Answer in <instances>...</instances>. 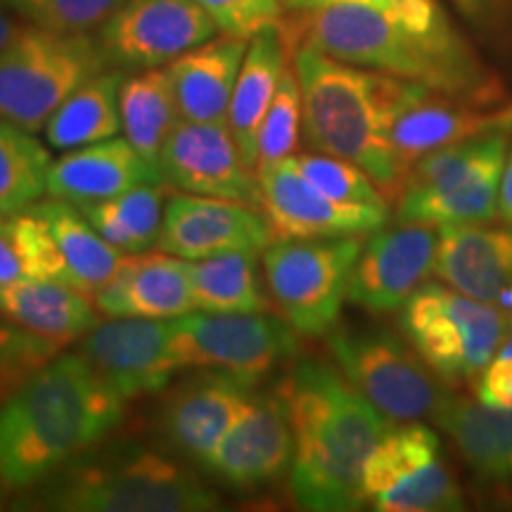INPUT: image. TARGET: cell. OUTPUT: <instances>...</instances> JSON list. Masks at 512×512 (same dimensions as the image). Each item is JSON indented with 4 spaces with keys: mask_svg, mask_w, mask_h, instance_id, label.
<instances>
[{
    "mask_svg": "<svg viewBox=\"0 0 512 512\" xmlns=\"http://www.w3.org/2000/svg\"><path fill=\"white\" fill-rule=\"evenodd\" d=\"M126 399L79 351L38 368L0 408V486L27 494L124 422Z\"/></svg>",
    "mask_w": 512,
    "mask_h": 512,
    "instance_id": "cell-1",
    "label": "cell"
},
{
    "mask_svg": "<svg viewBox=\"0 0 512 512\" xmlns=\"http://www.w3.org/2000/svg\"><path fill=\"white\" fill-rule=\"evenodd\" d=\"M290 415V491L311 512L363 508V467L392 420L328 363L299 361L275 387Z\"/></svg>",
    "mask_w": 512,
    "mask_h": 512,
    "instance_id": "cell-2",
    "label": "cell"
},
{
    "mask_svg": "<svg viewBox=\"0 0 512 512\" xmlns=\"http://www.w3.org/2000/svg\"><path fill=\"white\" fill-rule=\"evenodd\" d=\"M302 88L306 145L361 166L387 197L401 188L392 128L430 88L354 67L311 46L292 55Z\"/></svg>",
    "mask_w": 512,
    "mask_h": 512,
    "instance_id": "cell-3",
    "label": "cell"
},
{
    "mask_svg": "<svg viewBox=\"0 0 512 512\" xmlns=\"http://www.w3.org/2000/svg\"><path fill=\"white\" fill-rule=\"evenodd\" d=\"M280 24L292 53L299 46H311L339 62L420 83L451 98L491 91L475 57L453 29L422 34L375 5L349 0H330L323 8L304 10L302 17Z\"/></svg>",
    "mask_w": 512,
    "mask_h": 512,
    "instance_id": "cell-4",
    "label": "cell"
},
{
    "mask_svg": "<svg viewBox=\"0 0 512 512\" xmlns=\"http://www.w3.org/2000/svg\"><path fill=\"white\" fill-rule=\"evenodd\" d=\"M22 508L62 512H209L221 498L162 446L102 439L27 491Z\"/></svg>",
    "mask_w": 512,
    "mask_h": 512,
    "instance_id": "cell-5",
    "label": "cell"
},
{
    "mask_svg": "<svg viewBox=\"0 0 512 512\" xmlns=\"http://www.w3.org/2000/svg\"><path fill=\"white\" fill-rule=\"evenodd\" d=\"M508 136L489 133L439 147L415 162L399 188L396 221L451 226L498 214Z\"/></svg>",
    "mask_w": 512,
    "mask_h": 512,
    "instance_id": "cell-6",
    "label": "cell"
},
{
    "mask_svg": "<svg viewBox=\"0 0 512 512\" xmlns=\"http://www.w3.org/2000/svg\"><path fill=\"white\" fill-rule=\"evenodd\" d=\"M107 69L98 36L24 27L0 48V117L46 131L76 88Z\"/></svg>",
    "mask_w": 512,
    "mask_h": 512,
    "instance_id": "cell-7",
    "label": "cell"
},
{
    "mask_svg": "<svg viewBox=\"0 0 512 512\" xmlns=\"http://www.w3.org/2000/svg\"><path fill=\"white\" fill-rule=\"evenodd\" d=\"M401 328L441 382L477 380L501 351L512 320L446 283H425L401 309Z\"/></svg>",
    "mask_w": 512,
    "mask_h": 512,
    "instance_id": "cell-8",
    "label": "cell"
},
{
    "mask_svg": "<svg viewBox=\"0 0 512 512\" xmlns=\"http://www.w3.org/2000/svg\"><path fill=\"white\" fill-rule=\"evenodd\" d=\"M361 247V235H339L275 240L261 252L268 297L299 335L320 337L335 328Z\"/></svg>",
    "mask_w": 512,
    "mask_h": 512,
    "instance_id": "cell-9",
    "label": "cell"
},
{
    "mask_svg": "<svg viewBox=\"0 0 512 512\" xmlns=\"http://www.w3.org/2000/svg\"><path fill=\"white\" fill-rule=\"evenodd\" d=\"M330 351L339 373L389 420L434 418L444 387L413 344L380 328H332Z\"/></svg>",
    "mask_w": 512,
    "mask_h": 512,
    "instance_id": "cell-10",
    "label": "cell"
},
{
    "mask_svg": "<svg viewBox=\"0 0 512 512\" xmlns=\"http://www.w3.org/2000/svg\"><path fill=\"white\" fill-rule=\"evenodd\" d=\"M299 332L283 316L188 313L174 320V351L183 370H221L259 387L297 354Z\"/></svg>",
    "mask_w": 512,
    "mask_h": 512,
    "instance_id": "cell-11",
    "label": "cell"
},
{
    "mask_svg": "<svg viewBox=\"0 0 512 512\" xmlns=\"http://www.w3.org/2000/svg\"><path fill=\"white\" fill-rule=\"evenodd\" d=\"M219 34L197 0H124L98 29L107 67L121 72L166 67Z\"/></svg>",
    "mask_w": 512,
    "mask_h": 512,
    "instance_id": "cell-12",
    "label": "cell"
},
{
    "mask_svg": "<svg viewBox=\"0 0 512 512\" xmlns=\"http://www.w3.org/2000/svg\"><path fill=\"white\" fill-rule=\"evenodd\" d=\"M256 392L254 384L235 375L195 368L190 377L171 382L159 394L162 401L155 411L159 446L202 467Z\"/></svg>",
    "mask_w": 512,
    "mask_h": 512,
    "instance_id": "cell-13",
    "label": "cell"
},
{
    "mask_svg": "<svg viewBox=\"0 0 512 512\" xmlns=\"http://www.w3.org/2000/svg\"><path fill=\"white\" fill-rule=\"evenodd\" d=\"M79 354L126 401L162 394L183 370L174 351V320H100L79 339Z\"/></svg>",
    "mask_w": 512,
    "mask_h": 512,
    "instance_id": "cell-14",
    "label": "cell"
},
{
    "mask_svg": "<svg viewBox=\"0 0 512 512\" xmlns=\"http://www.w3.org/2000/svg\"><path fill=\"white\" fill-rule=\"evenodd\" d=\"M275 240L278 235L261 207L174 190L166 197L157 249L200 261L230 252L261 254Z\"/></svg>",
    "mask_w": 512,
    "mask_h": 512,
    "instance_id": "cell-15",
    "label": "cell"
},
{
    "mask_svg": "<svg viewBox=\"0 0 512 512\" xmlns=\"http://www.w3.org/2000/svg\"><path fill=\"white\" fill-rule=\"evenodd\" d=\"M159 171L174 190L261 207L259 174L242 159L228 124L178 121L162 147Z\"/></svg>",
    "mask_w": 512,
    "mask_h": 512,
    "instance_id": "cell-16",
    "label": "cell"
},
{
    "mask_svg": "<svg viewBox=\"0 0 512 512\" xmlns=\"http://www.w3.org/2000/svg\"><path fill=\"white\" fill-rule=\"evenodd\" d=\"M439 230L425 223L377 228L363 240L349 278L347 302L368 313L403 309L411 294L434 273Z\"/></svg>",
    "mask_w": 512,
    "mask_h": 512,
    "instance_id": "cell-17",
    "label": "cell"
},
{
    "mask_svg": "<svg viewBox=\"0 0 512 512\" xmlns=\"http://www.w3.org/2000/svg\"><path fill=\"white\" fill-rule=\"evenodd\" d=\"M256 174L261 185V209L266 211L278 240L366 235L382 228L389 219L387 207L337 202L323 195L294 169L290 159Z\"/></svg>",
    "mask_w": 512,
    "mask_h": 512,
    "instance_id": "cell-18",
    "label": "cell"
},
{
    "mask_svg": "<svg viewBox=\"0 0 512 512\" xmlns=\"http://www.w3.org/2000/svg\"><path fill=\"white\" fill-rule=\"evenodd\" d=\"M294 437L278 389L256 392L202 467L235 489H256L285 477L292 467Z\"/></svg>",
    "mask_w": 512,
    "mask_h": 512,
    "instance_id": "cell-19",
    "label": "cell"
},
{
    "mask_svg": "<svg viewBox=\"0 0 512 512\" xmlns=\"http://www.w3.org/2000/svg\"><path fill=\"white\" fill-rule=\"evenodd\" d=\"M95 306L107 318L176 320L195 313L190 261L162 249L126 254L117 275L95 294Z\"/></svg>",
    "mask_w": 512,
    "mask_h": 512,
    "instance_id": "cell-20",
    "label": "cell"
},
{
    "mask_svg": "<svg viewBox=\"0 0 512 512\" xmlns=\"http://www.w3.org/2000/svg\"><path fill=\"white\" fill-rule=\"evenodd\" d=\"M489 133H512V100L491 110H477L463 102H453L451 95L427 91L396 119L392 128L401 183L411 166L430 152Z\"/></svg>",
    "mask_w": 512,
    "mask_h": 512,
    "instance_id": "cell-21",
    "label": "cell"
},
{
    "mask_svg": "<svg viewBox=\"0 0 512 512\" xmlns=\"http://www.w3.org/2000/svg\"><path fill=\"white\" fill-rule=\"evenodd\" d=\"M434 275L453 290L496 304L512 283V223L501 228L482 223L439 226Z\"/></svg>",
    "mask_w": 512,
    "mask_h": 512,
    "instance_id": "cell-22",
    "label": "cell"
},
{
    "mask_svg": "<svg viewBox=\"0 0 512 512\" xmlns=\"http://www.w3.org/2000/svg\"><path fill=\"white\" fill-rule=\"evenodd\" d=\"M162 174L147 164L126 136L67 150L50 166L48 197L88 204L117 197L145 183H159Z\"/></svg>",
    "mask_w": 512,
    "mask_h": 512,
    "instance_id": "cell-23",
    "label": "cell"
},
{
    "mask_svg": "<svg viewBox=\"0 0 512 512\" xmlns=\"http://www.w3.org/2000/svg\"><path fill=\"white\" fill-rule=\"evenodd\" d=\"M247 46V38L221 34L166 64L181 119L228 124L230 100Z\"/></svg>",
    "mask_w": 512,
    "mask_h": 512,
    "instance_id": "cell-24",
    "label": "cell"
},
{
    "mask_svg": "<svg viewBox=\"0 0 512 512\" xmlns=\"http://www.w3.org/2000/svg\"><path fill=\"white\" fill-rule=\"evenodd\" d=\"M283 22V19H280ZM261 29L249 38L238 83L228 110V128L240 155L256 171V133L264 121L268 107L278 93L280 79L292 64V46L287 41L283 24Z\"/></svg>",
    "mask_w": 512,
    "mask_h": 512,
    "instance_id": "cell-25",
    "label": "cell"
},
{
    "mask_svg": "<svg viewBox=\"0 0 512 512\" xmlns=\"http://www.w3.org/2000/svg\"><path fill=\"white\" fill-rule=\"evenodd\" d=\"M0 316L69 347L100 323L93 297L53 280L19 278L0 285Z\"/></svg>",
    "mask_w": 512,
    "mask_h": 512,
    "instance_id": "cell-26",
    "label": "cell"
},
{
    "mask_svg": "<svg viewBox=\"0 0 512 512\" xmlns=\"http://www.w3.org/2000/svg\"><path fill=\"white\" fill-rule=\"evenodd\" d=\"M31 211H36L48 223L50 233L60 245L69 275H72V285L93 297L95 302V294L117 275L126 254L102 238L72 202L50 197V200L34 204Z\"/></svg>",
    "mask_w": 512,
    "mask_h": 512,
    "instance_id": "cell-27",
    "label": "cell"
},
{
    "mask_svg": "<svg viewBox=\"0 0 512 512\" xmlns=\"http://www.w3.org/2000/svg\"><path fill=\"white\" fill-rule=\"evenodd\" d=\"M119 110L126 140L159 171L162 147L181 121L169 67L140 69L124 76L119 88Z\"/></svg>",
    "mask_w": 512,
    "mask_h": 512,
    "instance_id": "cell-28",
    "label": "cell"
},
{
    "mask_svg": "<svg viewBox=\"0 0 512 512\" xmlns=\"http://www.w3.org/2000/svg\"><path fill=\"white\" fill-rule=\"evenodd\" d=\"M121 69H105L69 95L46 124V140L55 150H74L119 136Z\"/></svg>",
    "mask_w": 512,
    "mask_h": 512,
    "instance_id": "cell-29",
    "label": "cell"
},
{
    "mask_svg": "<svg viewBox=\"0 0 512 512\" xmlns=\"http://www.w3.org/2000/svg\"><path fill=\"white\" fill-rule=\"evenodd\" d=\"M169 185L145 183L100 202L76 204L91 226L124 254H140L157 247L164 223Z\"/></svg>",
    "mask_w": 512,
    "mask_h": 512,
    "instance_id": "cell-30",
    "label": "cell"
},
{
    "mask_svg": "<svg viewBox=\"0 0 512 512\" xmlns=\"http://www.w3.org/2000/svg\"><path fill=\"white\" fill-rule=\"evenodd\" d=\"M259 252H230L190 261L195 309L202 313H261L273 302L259 278Z\"/></svg>",
    "mask_w": 512,
    "mask_h": 512,
    "instance_id": "cell-31",
    "label": "cell"
},
{
    "mask_svg": "<svg viewBox=\"0 0 512 512\" xmlns=\"http://www.w3.org/2000/svg\"><path fill=\"white\" fill-rule=\"evenodd\" d=\"M432 420H437L441 430L453 439L467 467L484 484L508 489V467L489 406L470 401L467 396L446 394Z\"/></svg>",
    "mask_w": 512,
    "mask_h": 512,
    "instance_id": "cell-32",
    "label": "cell"
},
{
    "mask_svg": "<svg viewBox=\"0 0 512 512\" xmlns=\"http://www.w3.org/2000/svg\"><path fill=\"white\" fill-rule=\"evenodd\" d=\"M53 162L36 133L0 117V214H24L41 202Z\"/></svg>",
    "mask_w": 512,
    "mask_h": 512,
    "instance_id": "cell-33",
    "label": "cell"
},
{
    "mask_svg": "<svg viewBox=\"0 0 512 512\" xmlns=\"http://www.w3.org/2000/svg\"><path fill=\"white\" fill-rule=\"evenodd\" d=\"M437 458H441V444L430 427L415 420L389 427L363 467V501L370 503L389 486Z\"/></svg>",
    "mask_w": 512,
    "mask_h": 512,
    "instance_id": "cell-34",
    "label": "cell"
},
{
    "mask_svg": "<svg viewBox=\"0 0 512 512\" xmlns=\"http://www.w3.org/2000/svg\"><path fill=\"white\" fill-rule=\"evenodd\" d=\"M370 508L380 512H458L465 510V496L444 460L437 458L375 496Z\"/></svg>",
    "mask_w": 512,
    "mask_h": 512,
    "instance_id": "cell-35",
    "label": "cell"
},
{
    "mask_svg": "<svg viewBox=\"0 0 512 512\" xmlns=\"http://www.w3.org/2000/svg\"><path fill=\"white\" fill-rule=\"evenodd\" d=\"M302 131V88H299L294 64H290L256 133V171L287 162L297 155Z\"/></svg>",
    "mask_w": 512,
    "mask_h": 512,
    "instance_id": "cell-36",
    "label": "cell"
},
{
    "mask_svg": "<svg viewBox=\"0 0 512 512\" xmlns=\"http://www.w3.org/2000/svg\"><path fill=\"white\" fill-rule=\"evenodd\" d=\"M290 164L323 195L349 204H377L387 207V195L361 166L325 152H304L290 157Z\"/></svg>",
    "mask_w": 512,
    "mask_h": 512,
    "instance_id": "cell-37",
    "label": "cell"
},
{
    "mask_svg": "<svg viewBox=\"0 0 512 512\" xmlns=\"http://www.w3.org/2000/svg\"><path fill=\"white\" fill-rule=\"evenodd\" d=\"M121 3L124 0H0L22 22L60 34H93Z\"/></svg>",
    "mask_w": 512,
    "mask_h": 512,
    "instance_id": "cell-38",
    "label": "cell"
},
{
    "mask_svg": "<svg viewBox=\"0 0 512 512\" xmlns=\"http://www.w3.org/2000/svg\"><path fill=\"white\" fill-rule=\"evenodd\" d=\"M67 347L0 316V408L12 394Z\"/></svg>",
    "mask_w": 512,
    "mask_h": 512,
    "instance_id": "cell-39",
    "label": "cell"
},
{
    "mask_svg": "<svg viewBox=\"0 0 512 512\" xmlns=\"http://www.w3.org/2000/svg\"><path fill=\"white\" fill-rule=\"evenodd\" d=\"M10 223L24 278L53 280V283L74 287L60 245L50 233L48 223L31 209L24 211V214L10 216Z\"/></svg>",
    "mask_w": 512,
    "mask_h": 512,
    "instance_id": "cell-40",
    "label": "cell"
},
{
    "mask_svg": "<svg viewBox=\"0 0 512 512\" xmlns=\"http://www.w3.org/2000/svg\"><path fill=\"white\" fill-rule=\"evenodd\" d=\"M226 36L252 38L283 19L280 0H197Z\"/></svg>",
    "mask_w": 512,
    "mask_h": 512,
    "instance_id": "cell-41",
    "label": "cell"
},
{
    "mask_svg": "<svg viewBox=\"0 0 512 512\" xmlns=\"http://www.w3.org/2000/svg\"><path fill=\"white\" fill-rule=\"evenodd\" d=\"M479 401L489 408H512V356L498 354L479 375Z\"/></svg>",
    "mask_w": 512,
    "mask_h": 512,
    "instance_id": "cell-42",
    "label": "cell"
},
{
    "mask_svg": "<svg viewBox=\"0 0 512 512\" xmlns=\"http://www.w3.org/2000/svg\"><path fill=\"white\" fill-rule=\"evenodd\" d=\"M19 278H24L22 264H19L15 238H12L10 216H5L0 219V285H10Z\"/></svg>",
    "mask_w": 512,
    "mask_h": 512,
    "instance_id": "cell-43",
    "label": "cell"
},
{
    "mask_svg": "<svg viewBox=\"0 0 512 512\" xmlns=\"http://www.w3.org/2000/svg\"><path fill=\"white\" fill-rule=\"evenodd\" d=\"M498 430V439L503 446L505 467H508V489L512 491V408H491Z\"/></svg>",
    "mask_w": 512,
    "mask_h": 512,
    "instance_id": "cell-44",
    "label": "cell"
},
{
    "mask_svg": "<svg viewBox=\"0 0 512 512\" xmlns=\"http://www.w3.org/2000/svg\"><path fill=\"white\" fill-rule=\"evenodd\" d=\"M498 216H501V221L512 223V150L503 164L501 188H498Z\"/></svg>",
    "mask_w": 512,
    "mask_h": 512,
    "instance_id": "cell-45",
    "label": "cell"
},
{
    "mask_svg": "<svg viewBox=\"0 0 512 512\" xmlns=\"http://www.w3.org/2000/svg\"><path fill=\"white\" fill-rule=\"evenodd\" d=\"M22 29L24 27L19 24V19L15 15H10L5 5H0V48H3L8 41H12V38H15Z\"/></svg>",
    "mask_w": 512,
    "mask_h": 512,
    "instance_id": "cell-46",
    "label": "cell"
},
{
    "mask_svg": "<svg viewBox=\"0 0 512 512\" xmlns=\"http://www.w3.org/2000/svg\"><path fill=\"white\" fill-rule=\"evenodd\" d=\"M280 3L290 5L292 10H318L323 8V5H328L330 0H280Z\"/></svg>",
    "mask_w": 512,
    "mask_h": 512,
    "instance_id": "cell-47",
    "label": "cell"
},
{
    "mask_svg": "<svg viewBox=\"0 0 512 512\" xmlns=\"http://www.w3.org/2000/svg\"><path fill=\"white\" fill-rule=\"evenodd\" d=\"M453 3L458 5L460 10L465 12L467 17H477L479 12L484 10V5H486V0H453Z\"/></svg>",
    "mask_w": 512,
    "mask_h": 512,
    "instance_id": "cell-48",
    "label": "cell"
},
{
    "mask_svg": "<svg viewBox=\"0 0 512 512\" xmlns=\"http://www.w3.org/2000/svg\"><path fill=\"white\" fill-rule=\"evenodd\" d=\"M496 306L505 313V316H508V318L512 320V283H510L508 287H505V290H503L501 294H498Z\"/></svg>",
    "mask_w": 512,
    "mask_h": 512,
    "instance_id": "cell-49",
    "label": "cell"
},
{
    "mask_svg": "<svg viewBox=\"0 0 512 512\" xmlns=\"http://www.w3.org/2000/svg\"><path fill=\"white\" fill-rule=\"evenodd\" d=\"M498 354H503V356H512V330H510V335L505 337L503 347H501V351H498Z\"/></svg>",
    "mask_w": 512,
    "mask_h": 512,
    "instance_id": "cell-50",
    "label": "cell"
},
{
    "mask_svg": "<svg viewBox=\"0 0 512 512\" xmlns=\"http://www.w3.org/2000/svg\"><path fill=\"white\" fill-rule=\"evenodd\" d=\"M349 3H366V5H380V0H349Z\"/></svg>",
    "mask_w": 512,
    "mask_h": 512,
    "instance_id": "cell-51",
    "label": "cell"
},
{
    "mask_svg": "<svg viewBox=\"0 0 512 512\" xmlns=\"http://www.w3.org/2000/svg\"><path fill=\"white\" fill-rule=\"evenodd\" d=\"M0 219H5V216H3V214H0Z\"/></svg>",
    "mask_w": 512,
    "mask_h": 512,
    "instance_id": "cell-52",
    "label": "cell"
}]
</instances>
